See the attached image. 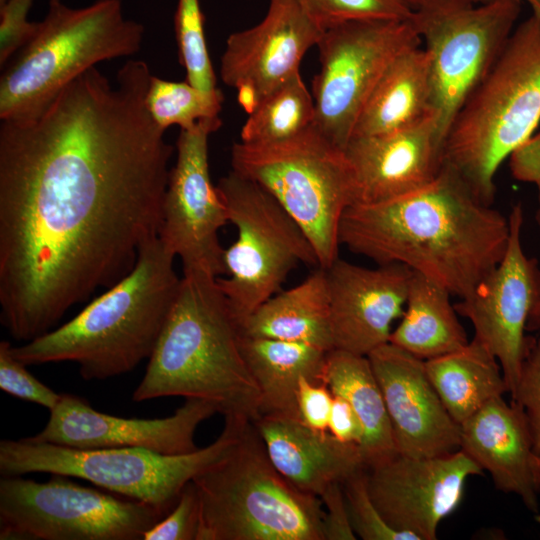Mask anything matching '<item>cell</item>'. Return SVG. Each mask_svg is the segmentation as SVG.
<instances>
[{"label":"cell","instance_id":"44","mask_svg":"<svg viewBox=\"0 0 540 540\" xmlns=\"http://www.w3.org/2000/svg\"><path fill=\"white\" fill-rule=\"evenodd\" d=\"M532 468H533L535 489L538 495L540 496V457L534 455L533 460H532Z\"/></svg>","mask_w":540,"mask_h":540},{"label":"cell","instance_id":"35","mask_svg":"<svg viewBox=\"0 0 540 540\" xmlns=\"http://www.w3.org/2000/svg\"><path fill=\"white\" fill-rule=\"evenodd\" d=\"M9 341L0 342V388L20 400L32 402L52 410L59 402L61 393L39 381L27 365L15 358Z\"/></svg>","mask_w":540,"mask_h":540},{"label":"cell","instance_id":"2","mask_svg":"<svg viewBox=\"0 0 540 540\" xmlns=\"http://www.w3.org/2000/svg\"><path fill=\"white\" fill-rule=\"evenodd\" d=\"M509 234L508 217L443 163L419 190L350 205L339 225L340 245L351 252L377 265H405L459 299L500 262Z\"/></svg>","mask_w":540,"mask_h":540},{"label":"cell","instance_id":"37","mask_svg":"<svg viewBox=\"0 0 540 540\" xmlns=\"http://www.w3.org/2000/svg\"><path fill=\"white\" fill-rule=\"evenodd\" d=\"M199 521V493L194 482L190 481L174 507L145 533L143 540H196Z\"/></svg>","mask_w":540,"mask_h":540},{"label":"cell","instance_id":"36","mask_svg":"<svg viewBox=\"0 0 540 540\" xmlns=\"http://www.w3.org/2000/svg\"><path fill=\"white\" fill-rule=\"evenodd\" d=\"M511 401L522 408L533 453L540 457V335L532 339L526 352Z\"/></svg>","mask_w":540,"mask_h":540},{"label":"cell","instance_id":"21","mask_svg":"<svg viewBox=\"0 0 540 540\" xmlns=\"http://www.w3.org/2000/svg\"><path fill=\"white\" fill-rule=\"evenodd\" d=\"M344 152L355 179V203L381 202L419 190L437 177L443 163L434 115L392 132L351 137Z\"/></svg>","mask_w":540,"mask_h":540},{"label":"cell","instance_id":"26","mask_svg":"<svg viewBox=\"0 0 540 540\" xmlns=\"http://www.w3.org/2000/svg\"><path fill=\"white\" fill-rule=\"evenodd\" d=\"M241 350L261 395V415L299 420L297 388L301 377L322 381L329 351L319 347L241 335Z\"/></svg>","mask_w":540,"mask_h":540},{"label":"cell","instance_id":"12","mask_svg":"<svg viewBox=\"0 0 540 540\" xmlns=\"http://www.w3.org/2000/svg\"><path fill=\"white\" fill-rule=\"evenodd\" d=\"M424 0L412 22L429 58L432 110L444 145L456 114L512 34L521 1Z\"/></svg>","mask_w":540,"mask_h":540},{"label":"cell","instance_id":"10","mask_svg":"<svg viewBox=\"0 0 540 540\" xmlns=\"http://www.w3.org/2000/svg\"><path fill=\"white\" fill-rule=\"evenodd\" d=\"M216 188L237 230L224 251L228 276L217 282L239 324L280 291L295 267L319 262L305 232L262 186L231 170Z\"/></svg>","mask_w":540,"mask_h":540},{"label":"cell","instance_id":"28","mask_svg":"<svg viewBox=\"0 0 540 540\" xmlns=\"http://www.w3.org/2000/svg\"><path fill=\"white\" fill-rule=\"evenodd\" d=\"M451 296L443 286L413 272L401 321L389 342L423 360L467 345L469 340Z\"/></svg>","mask_w":540,"mask_h":540},{"label":"cell","instance_id":"32","mask_svg":"<svg viewBox=\"0 0 540 540\" xmlns=\"http://www.w3.org/2000/svg\"><path fill=\"white\" fill-rule=\"evenodd\" d=\"M174 27L186 81L203 91L216 90V75L208 54L199 0H178Z\"/></svg>","mask_w":540,"mask_h":540},{"label":"cell","instance_id":"5","mask_svg":"<svg viewBox=\"0 0 540 540\" xmlns=\"http://www.w3.org/2000/svg\"><path fill=\"white\" fill-rule=\"evenodd\" d=\"M540 123V17L518 24L446 135L443 164L492 205L501 163Z\"/></svg>","mask_w":540,"mask_h":540},{"label":"cell","instance_id":"25","mask_svg":"<svg viewBox=\"0 0 540 540\" xmlns=\"http://www.w3.org/2000/svg\"><path fill=\"white\" fill-rule=\"evenodd\" d=\"M241 335L334 349L325 269L279 291L239 323Z\"/></svg>","mask_w":540,"mask_h":540},{"label":"cell","instance_id":"46","mask_svg":"<svg viewBox=\"0 0 540 540\" xmlns=\"http://www.w3.org/2000/svg\"><path fill=\"white\" fill-rule=\"evenodd\" d=\"M5 0H0V4H2Z\"/></svg>","mask_w":540,"mask_h":540},{"label":"cell","instance_id":"6","mask_svg":"<svg viewBox=\"0 0 540 540\" xmlns=\"http://www.w3.org/2000/svg\"><path fill=\"white\" fill-rule=\"evenodd\" d=\"M192 481L200 498L196 540H324L321 499L276 469L253 422Z\"/></svg>","mask_w":540,"mask_h":540},{"label":"cell","instance_id":"1","mask_svg":"<svg viewBox=\"0 0 540 540\" xmlns=\"http://www.w3.org/2000/svg\"><path fill=\"white\" fill-rule=\"evenodd\" d=\"M148 64L95 66L35 117L0 125L1 323L27 342L134 268L158 235L173 147L146 108Z\"/></svg>","mask_w":540,"mask_h":540},{"label":"cell","instance_id":"8","mask_svg":"<svg viewBox=\"0 0 540 540\" xmlns=\"http://www.w3.org/2000/svg\"><path fill=\"white\" fill-rule=\"evenodd\" d=\"M251 421L226 418L217 439L178 455L145 448L77 449L27 438L0 441L3 476L60 474L87 480L114 494L170 511L183 488L224 457Z\"/></svg>","mask_w":540,"mask_h":540},{"label":"cell","instance_id":"16","mask_svg":"<svg viewBox=\"0 0 540 540\" xmlns=\"http://www.w3.org/2000/svg\"><path fill=\"white\" fill-rule=\"evenodd\" d=\"M483 470L462 450L433 457L400 453L365 467L374 504L394 529L435 540L443 519L464 497L468 478Z\"/></svg>","mask_w":540,"mask_h":540},{"label":"cell","instance_id":"7","mask_svg":"<svg viewBox=\"0 0 540 540\" xmlns=\"http://www.w3.org/2000/svg\"><path fill=\"white\" fill-rule=\"evenodd\" d=\"M143 38V25L125 18L120 0L83 8L50 0L36 32L1 74V121L37 116L97 63L136 54Z\"/></svg>","mask_w":540,"mask_h":540},{"label":"cell","instance_id":"11","mask_svg":"<svg viewBox=\"0 0 540 540\" xmlns=\"http://www.w3.org/2000/svg\"><path fill=\"white\" fill-rule=\"evenodd\" d=\"M0 480L1 540H143L169 512L51 474Z\"/></svg>","mask_w":540,"mask_h":540},{"label":"cell","instance_id":"20","mask_svg":"<svg viewBox=\"0 0 540 540\" xmlns=\"http://www.w3.org/2000/svg\"><path fill=\"white\" fill-rule=\"evenodd\" d=\"M368 358L383 394L397 452L433 457L459 450L460 425L431 383L425 361L390 342Z\"/></svg>","mask_w":540,"mask_h":540},{"label":"cell","instance_id":"13","mask_svg":"<svg viewBox=\"0 0 540 540\" xmlns=\"http://www.w3.org/2000/svg\"><path fill=\"white\" fill-rule=\"evenodd\" d=\"M422 43L412 20L370 19L324 30L312 82L315 127L345 149L368 97L390 63Z\"/></svg>","mask_w":540,"mask_h":540},{"label":"cell","instance_id":"22","mask_svg":"<svg viewBox=\"0 0 540 540\" xmlns=\"http://www.w3.org/2000/svg\"><path fill=\"white\" fill-rule=\"evenodd\" d=\"M459 449L490 474L498 490L515 494L531 513L539 514L532 440L518 404L503 396L486 403L460 425Z\"/></svg>","mask_w":540,"mask_h":540},{"label":"cell","instance_id":"31","mask_svg":"<svg viewBox=\"0 0 540 540\" xmlns=\"http://www.w3.org/2000/svg\"><path fill=\"white\" fill-rule=\"evenodd\" d=\"M223 101L218 88L203 91L187 81H168L154 75L145 99L149 114L164 131L172 125L188 129L202 119L218 117Z\"/></svg>","mask_w":540,"mask_h":540},{"label":"cell","instance_id":"18","mask_svg":"<svg viewBox=\"0 0 540 540\" xmlns=\"http://www.w3.org/2000/svg\"><path fill=\"white\" fill-rule=\"evenodd\" d=\"M216 413L214 403L186 398L165 418H122L96 411L77 395L61 393L45 427L27 439L77 449L145 448L186 454L198 449L194 440L198 426Z\"/></svg>","mask_w":540,"mask_h":540},{"label":"cell","instance_id":"14","mask_svg":"<svg viewBox=\"0 0 540 540\" xmlns=\"http://www.w3.org/2000/svg\"><path fill=\"white\" fill-rule=\"evenodd\" d=\"M222 126L221 118H206L181 129L177 157L169 172L158 237L183 264V273L226 274L218 232L228 222L226 208L211 182L208 138Z\"/></svg>","mask_w":540,"mask_h":540},{"label":"cell","instance_id":"27","mask_svg":"<svg viewBox=\"0 0 540 540\" xmlns=\"http://www.w3.org/2000/svg\"><path fill=\"white\" fill-rule=\"evenodd\" d=\"M321 380L355 411L362 426L359 447L365 467L397 453L386 404L368 356L330 350Z\"/></svg>","mask_w":540,"mask_h":540},{"label":"cell","instance_id":"30","mask_svg":"<svg viewBox=\"0 0 540 540\" xmlns=\"http://www.w3.org/2000/svg\"><path fill=\"white\" fill-rule=\"evenodd\" d=\"M240 141L270 144L295 137L315 126V104L300 73L280 85L248 113Z\"/></svg>","mask_w":540,"mask_h":540},{"label":"cell","instance_id":"41","mask_svg":"<svg viewBox=\"0 0 540 540\" xmlns=\"http://www.w3.org/2000/svg\"><path fill=\"white\" fill-rule=\"evenodd\" d=\"M328 432L342 442L357 445L362 438V426L355 411L346 400L338 396L333 398Z\"/></svg>","mask_w":540,"mask_h":540},{"label":"cell","instance_id":"4","mask_svg":"<svg viewBox=\"0 0 540 540\" xmlns=\"http://www.w3.org/2000/svg\"><path fill=\"white\" fill-rule=\"evenodd\" d=\"M175 256L158 235L141 246L132 271L74 318L20 346L27 366L74 362L85 380H105L149 359L176 300L181 278Z\"/></svg>","mask_w":540,"mask_h":540},{"label":"cell","instance_id":"29","mask_svg":"<svg viewBox=\"0 0 540 540\" xmlns=\"http://www.w3.org/2000/svg\"><path fill=\"white\" fill-rule=\"evenodd\" d=\"M424 361L431 383L458 425L508 393L498 360L474 338L456 351Z\"/></svg>","mask_w":540,"mask_h":540},{"label":"cell","instance_id":"17","mask_svg":"<svg viewBox=\"0 0 540 540\" xmlns=\"http://www.w3.org/2000/svg\"><path fill=\"white\" fill-rule=\"evenodd\" d=\"M323 32L297 0H269L261 22L227 38L221 79L238 91V101L249 113L300 73L305 53L318 44Z\"/></svg>","mask_w":540,"mask_h":540},{"label":"cell","instance_id":"23","mask_svg":"<svg viewBox=\"0 0 540 540\" xmlns=\"http://www.w3.org/2000/svg\"><path fill=\"white\" fill-rule=\"evenodd\" d=\"M276 469L298 490L317 497L365 468L359 445L317 432L300 420L261 415L253 422Z\"/></svg>","mask_w":540,"mask_h":540},{"label":"cell","instance_id":"3","mask_svg":"<svg viewBox=\"0 0 540 540\" xmlns=\"http://www.w3.org/2000/svg\"><path fill=\"white\" fill-rule=\"evenodd\" d=\"M217 278L183 273L133 401L183 396L214 403L224 419L254 422L260 417V391L241 350L239 324Z\"/></svg>","mask_w":540,"mask_h":540},{"label":"cell","instance_id":"45","mask_svg":"<svg viewBox=\"0 0 540 540\" xmlns=\"http://www.w3.org/2000/svg\"><path fill=\"white\" fill-rule=\"evenodd\" d=\"M537 186V190H538V208H537V211H536V221L540 227V180L538 181V183L536 184Z\"/></svg>","mask_w":540,"mask_h":540},{"label":"cell","instance_id":"39","mask_svg":"<svg viewBox=\"0 0 540 540\" xmlns=\"http://www.w3.org/2000/svg\"><path fill=\"white\" fill-rule=\"evenodd\" d=\"M333 394L322 381L301 377L297 388L299 420L317 432H328Z\"/></svg>","mask_w":540,"mask_h":540},{"label":"cell","instance_id":"9","mask_svg":"<svg viewBox=\"0 0 540 540\" xmlns=\"http://www.w3.org/2000/svg\"><path fill=\"white\" fill-rule=\"evenodd\" d=\"M232 170L268 191L307 235L327 268L339 256V225L356 202L351 165L343 149L315 126L270 144L235 143Z\"/></svg>","mask_w":540,"mask_h":540},{"label":"cell","instance_id":"38","mask_svg":"<svg viewBox=\"0 0 540 540\" xmlns=\"http://www.w3.org/2000/svg\"><path fill=\"white\" fill-rule=\"evenodd\" d=\"M33 0H5L0 4V65L5 66L34 35L39 22L28 21Z\"/></svg>","mask_w":540,"mask_h":540},{"label":"cell","instance_id":"40","mask_svg":"<svg viewBox=\"0 0 540 540\" xmlns=\"http://www.w3.org/2000/svg\"><path fill=\"white\" fill-rule=\"evenodd\" d=\"M319 498L324 509V540L357 539L351 524L342 484L330 485Z\"/></svg>","mask_w":540,"mask_h":540},{"label":"cell","instance_id":"33","mask_svg":"<svg viewBox=\"0 0 540 540\" xmlns=\"http://www.w3.org/2000/svg\"><path fill=\"white\" fill-rule=\"evenodd\" d=\"M323 30L344 22L370 19L410 20L405 0H297Z\"/></svg>","mask_w":540,"mask_h":540},{"label":"cell","instance_id":"15","mask_svg":"<svg viewBox=\"0 0 540 540\" xmlns=\"http://www.w3.org/2000/svg\"><path fill=\"white\" fill-rule=\"evenodd\" d=\"M508 220L510 234L504 256L454 306L459 315L472 323L474 339L498 360L512 396L533 339L526 337L525 331L533 308L540 302V267L522 247L521 204L513 206Z\"/></svg>","mask_w":540,"mask_h":540},{"label":"cell","instance_id":"42","mask_svg":"<svg viewBox=\"0 0 540 540\" xmlns=\"http://www.w3.org/2000/svg\"><path fill=\"white\" fill-rule=\"evenodd\" d=\"M526 329L527 331H540V302L533 308Z\"/></svg>","mask_w":540,"mask_h":540},{"label":"cell","instance_id":"43","mask_svg":"<svg viewBox=\"0 0 540 540\" xmlns=\"http://www.w3.org/2000/svg\"><path fill=\"white\" fill-rule=\"evenodd\" d=\"M410 6L411 8L413 9L418 3L424 1V0H405ZM476 2H487V1H492V0H475ZM518 1H525L527 2L531 9H532V14L540 17V0H518Z\"/></svg>","mask_w":540,"mask_h":540},{"label":"cell","instance_id":"19","mask_svg":"<svg viewBox=\"0 0 540 540\" xmlns=\"http://www.w3.org/2000/svg\"><path fill=\"white\" fill-rule=\"evenodd\" d=\"M324 269L334 349L368 356L388 343L413 271L398 263L368 268L339 257Z\"/></svg>","mask_w":540,"mask_h":540},{"label":"cell","instance_id":"34","mask_svg":"<svg viewBox=\"0 0 540 540\" xmlns=\"http://www.w3.org/2000/svg\"><path fill=\"white\" fill-rule=\"evenodd\" d=\"M343 491L353 530L363 540H416L409 533L391 527L383 518L369 494L365 468L343 484Z\"/></svg>","mask_w":540,"mask_h":540},{"label":"cell","instance_id":"24","mask_svg":"<svg viewBox=\"0 0 540 540\" xmlns=\"http://www.w3.org/2000/svg\"><path fill=\"white\" fill-rule=\"evenodd\" d=\"M434 115L429 58L420 46L387 67L356 121L352 137L392 132Z\"/></svg>","mask_w":540,"mask_h":540}]
</instances>
